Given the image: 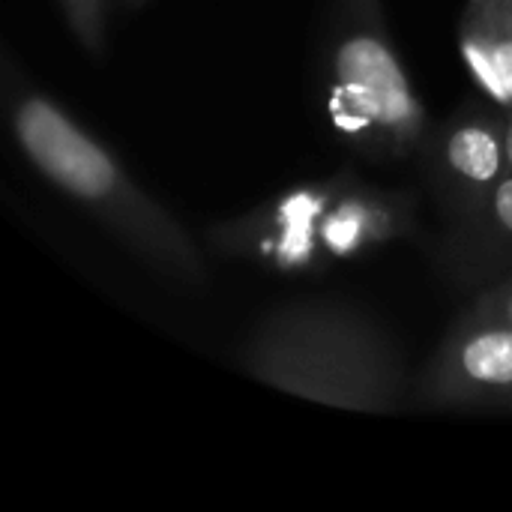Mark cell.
<instances>
[{"label": "cell", "mask_w": 512, "mask_h": 512, "mask_svg": "<svg viewBox=\"0 0 512 512\" xmlns=\"http://www.w3.org/2000/svg\"><path fill=\"white\" fill-rule=\"evenodd\" d=\"M333 114L342 129H372L396 147H411L426 123L408 72L378 30L357 27L330 57Z\"/></svg>", "instance_id": "3957f363"}, {"label": "cell", "mask_w": 512, "mask_h": 512, "mask_svg": "<svg viewBox=\"0 0 512 512\" xmlns=\"http://www.w3.org/2000/svg\"><path fill=\"white\" fill-rule=\"evenodd\" d=\"M489 207L498 219V225L512 234V171L504 174L492 189H489Z\"/></svg>", "instance_id": "9c48e42d"}, {"label": "cell", "mask_w": 512, "mask_h": 512, "mask_svg": "<svg viewBox=\"0 0 512 512\" xmlns=\"http://www.w3.org/2000/svg\"><path fill=\"white\" fill-rule=\"evenodd\" d=\"M129 3H141V0H129Z\"/></svg>", "instance_id": "8fae6325"}, {"label": "cell", "mask_w": 512, "mask_h": 512, "mask_svg": "<svg viewBox=\"0 0 512 512\" xmlns=\"http://www.w3.org/2000/svg\"><path fill=\"white\" fill-rule=\"evenodd\" d=\"M423 396L444 408H512V327L468 312L429 363Z\"/></svg>", "instance_id": "277c9868"}, {"label": "cell", "mask_w": 512, "mask_h": 512, "mask_svg": "<svg viewBox=\"0 0 512 512\" xmlns=\"http://www.w3.org/2000/svg\"><path fill=\"white\" fill-rule=\"evenodd\" d=\"M471 315H477V318H492V321H501V324L512 327V279L510 282H504V285H498L495 291L483 294V297L474 303Z\"/></svg>", "instance_id": "ba28073f"}, {"label": "cell", "mask_w": 512, "mask_h": 512, "mask_svg": "<svg viewBox=\"0 0 512 512\" xmlns=\"http://www.w3.org/2000/svg\"><path fill=\"white\" fill-rule=\"evenodd\" d=\"M444 159L450 174L471 192L492 189L504 174H510L507 132L495 129L489 120L462 123L450 132Z\"/></svg>", "instance_id": "8992f818"}, {"label": "cell", "mask_w": 512, "mask_h": 512, "mask_svg": "<svg viewBox=\"0 0 512 512\" xmlns=\"http://www.w3.org/2000/svg\"><path fill=\"white\" fill-rule=\"evenodd\" d=\"M12 135L30 165L60 192L90 207L144 261L189 285L204 282V261L180 222L144 195L120 162L93 141L60 105L39 93H18Z\"/></svg>", "instance_id": "7a4b0ae2"}, {"label": "cell", "mask_w": 512, "mask_h": 512, "mask_svg": "<svg viewBox=\"0 0 512 512\" xmlns=\"http://www.w3.org/2000/svg\"><path fill=\"white\" fill-rule=\"evenodd\" d=\"M507 159H510V171H512V111H510V120H507Z\"/></svg>", "instance_id": "30bf717a"}, {"label": "cell", "mask_w": 512, "mask_h": 512, "mask_svg": "<svg viewBox=\"0 0 512 512\" xmlns=\"http://www.w3.org/2000/svg\"><path fill=\"white\" fill-rule=\"evenodd\" d=\"M462 48L483 87L512 111V0H471Z\"/></svg>", "instance_id": "5b68a950"}, {"label": "cell", "mask_w": 512, "mask_h": 512, "mask_svg": "<svg viewBox=\"0 0 512 512\" xmlns=\"http://www.w3.org/2000/svg\"><path fill=\"white\" fill-rule=\"evenodd\" d=\"M243 372L282 393L360 414L402 408V366L384 333L336 303H291L243 348Z\"/></svg>", "instance_id": "6da1fadb"}, {"label": "cell", "mask_w": 512, "mask_h": 512, "mask_svg": "<svg viewBox=\"0 0 512 512\" xmlns=\"http://www.w3.org/2000/svg\"><path fill=\"white\" fill-rule=\"evenodd\" d=\"M81 48L93 57L105 51V0H60Z\"/></svg>", "instance_id": "52a82bcc"}]
</instances>
